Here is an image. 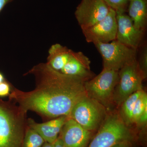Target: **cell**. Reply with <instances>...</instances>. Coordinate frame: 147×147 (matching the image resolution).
<instances>
[{
    "label": "cell",
    "mask_w": 147,
    "mask_h": 147,
    "mask_svg": "<svg viewBox=\"0 0 147 147\" xmlns=\"http://www.w3.org/2000/svg\"><path fill=\"white\" fill-rule=\"evenodd\" d=\"M116 39L127 47L137 50L142 41L144 32L135 27L125 13H117Z\"/></svg>",
    "instance_id": "cell-10"
},
{
    "label": "cell",
    "mask_w": 147,
    "mask_h": 147,
    "mask_svg": "<svg viewBox=\"0 0 147 147\" xmlns=\"http://www.w3.org/2000/svg\"><path fill=\"white\" fill-rule=\"evenodd\" d=\"M13 0H0V13L5 6L9 3L11 2Z\"/></svg>",
    "instance_id": "cell-20"
},
{
    "label": "cell",
    "mask_w": 147,
    "mask_h": 147,
    "mask_svg": "<svg viewBox=\"0 0 147 147\" xmlns=\"http://www.w3.org/2000/svg\"><path fill=\"white\" fill-rule=\"evenodd\" d=\"M143 90V89L139 90L130 95L120 106L121 109L119 113L124 121L128 126H130L132 125V112L137 99Z\"/></svg>",
    "instance_id": "cell-14"
},
{
    "label": "cell",
    "mask_w": 147,
    "mask_h": 147,
    "mask_svg": "<svg viewBox=\"0 0 147 147\" xmlns=\"http://www.w3.org/2000/svg\"><path fill=\"white\" fill-rule=\"evenodd\" d=\"M117 13L110 8L104 19L93 26L82 30L88 42L108 43L116 39L117 33Z\"/></svg>",
    "instance_id": "cell-8"
},
{
    "label": "cell",
    "mask_w": 147,
    "mask_h": 147,
    "mask_svg": "<svg viewBox=\"0 0 147 147\" xmlns=\"http://www.w3.org/2000/svg\"><path fill=\"white\" fill-rule=\"evenodd\" d=\"M11 86L8 82L5 81L0 84V98L5 97L10 94Z\"/></svg>",
    "instance_id": "cell-19"
},
{
    "label": "cell",
    "mask_w": 147,
    "mask_h": 147,
    "mask_svg": "<svg viewBox=\"0 0 147 147\" xmlns=\"http://www.w3.org/2000/svg\"><path fill=\"white\" fill-rule=\"evenodd\" d=\"M5 81V78L3 74L1 72H0V84Z\"/></svg>",
    "instance_id": "cell-23"
},
{
    "label": "cell",
    "mask_w": 147,
    "mask_h": 147,
    "mask_svg": "<svg viewBox=\"0 0 147 147\" xmlns=\"http://www.w3.org/2000/svg\"><path fill=\"white\" fill-rule=\"evenodd\" d=\"M136 139L135 132L125 123L119 112L113 111L107 114L97 134L87 147H111L123 141L133 142Z\"/></svg>",
    "instance_id": "cell-3"
},
{
    "label": "cell",
    "mask_w": 147,
    "mask_h": 147,
    "mask_svg": "<svg viewBox=\"0 0 147 147\" xmlns=\"http://www.w3.org/2000/svg\"><path fill=\"white\" fill-rule=\"evenodd\" d=\"M119 79V71L103 68L99 74L85 82L87 96L110 111L114 105L113 96Z\"/></svg>",
    "instance_id": "cell-4"
},
{
    "label": "cell",
    "mask_w": 147,
    "mask_h": 147,
    "mask_svg": "<svg viewBox=\"0 0 147 147\" xmlns=\"http://www.w3.org/2000/svg\"><path fill=\"white\" fill-rule=\"evenodd\" d=\"M127 10L135 27L144 32L147 22V0H129Z\"/></svg>",
    "instance_id": "cell-13"
},
{
    "label": "cell",
    "mask_w": 147,
    "mask_h": 147,
    "mask_svg": "<svg viewBox=\"0 0 147 147\" xmlns=\"http://www.w3.org/2000/svg\"><path fill=\"white\" fill-rule=\"evenodd\" d=\"M119 82L113 96L114 105L120 107L124 100L135 92L143 89L145 78L136 59L125 64L119 71Z\"/></svg>",
    "instance_id": "cell-5"
},
{
    "label": "cell",
    "mask_w": 147,
    "mask_h": 147,
    "mask_svg": "<svg viewBox=\"0 0 147 147\" xmlns=\"http://www.w3.org/2000/svg\"><path fill=\"white\" fill-rule=\"evenodd\" d=\"M41 147H54V144H51L48 142H45Z\"/></svg>",
    "instance_id": "cell-22"
},
{
    "label": "cell",
    "mask_w": 147,
    "mask_h": 147,
    "mask_svg": "<svg viewBox=\"0 0 147 147\" xmlns=\"http://www.w3.org/2000/svg\"><path fill=\"white\" fill-rule=\"evenodd\" d=\"M107 114L105 107L87 96L76 103L68 117L92 132L100 127Z\"/></svg>",
    "instance_id": "cell-6"
},
{
    "label": "cell",
    "mask_w": 147,
    "mask_h": 147,
    "mask_svg": "<svg viewBox=\"0 0 147 147\" xmlns=\"http://www.w3.org/2000/svg\"><path fill=\"white\" fill-rule=\"evenodd\" d=\"M138 61V65L142 74L146 79L147 76V48L145 46L142 49L140 59Z\"/></svg>",
    "instance_id": "cell-18"
},
{
    "label": "cell",
    "mask_w": 147,
    "mask_h": 147,
    "mask_svg": "<svg viewBox=\"0 0 147 147\" xmlns=\"http://www.w3.org/2000/svg\"><path fill=\"white\" fill-rule=\"evenodd\" d=\"M68 118V116H61L43 123H38L33 119L29 118L28 119V125L38 133L45 142L54 144Z\"/></svg>",
    "instance_id": "cell-12"
},
{
    "label": "cell",
    "mask_w": 147,
    "mask_h": 147,
    "mask_svg": "<svg viewBox=\"0 0 147 147\" xmlns=\"http://www.w3.org/2000/svg\"><path fill=\"white\" fill-rule=\"evenodd\" d=\"M92 131H88L69 117L61 130L59 137L65 147H87Z\"/></svg>",
    "instance_id": "cell-11"
},
{
    "label": "cell",
    "mask_w": 147,
    "mask_h": 147,
    "mask_svg": "<svg viewBox=\"0 0 147 147\" xmlns=\"http://www.w3.org/2000/svg\"><path fill=\"white\" fill-rule=\"evenodd\" d=\"M45 142L38 133L28 126L24 137L23 147H41Z\"/></svg>",
    "instance_id": "cell-15"
},
{
    "label": "cell",
    "mask_w": 147,
    "mask_h": 147,
    "mask_svg": "<svg viewBox=\"0 0 147 147\" xmlns=\"http://www.w3.org/2000/svg\"><path fill=\"white\" fill-rule=\"evenodd\" d=\"M110 7L102 0H82L75 11L82 30L92 26L106 17Z\"/></svg>",
    "instance_id": "cell-9"
},
{
    "label": "cell",
    "mask_w": 147,
    "mask_h": 147,
    "mask_svg": "<svg viewBox=\"0 0 147 147\" xmlns=\"http://www.w3.org/2000/svg\"><path fill=\"white\" fill-rule=\"evenodd\" d=\"M94 45L102 57L103 68L119 71L125 64L137 58V50L117 40L108 43L97 42Z\"/></svg>",
    "instance_id": "cell-7"
},
{
    "label": "cell",
    "mask_w": 147,
    "mask_h": 147,
    "mask_svg": "<svg viewBox=\"0 0 147 147\" xmlns=\"http://www.w3.org/2000/svg\"><path fill=\"white\" fill-rule=\"evenodd\" d=\"M27 113L13 100L0 98V147H23L28 127Z\"/></svg>",
    "instance_id": "cell-2"
},
{
    "label": "cell",
    "mask_w": 147,
    "mask_h": 147,
    "mask_svg": "<svg viewBox=\"0 0 147 147\" xmlns=\"http://www.w3.org/2000/svg\"><path fill=\"white\" fill-rule=\"evenodd\" d=\"M28 74L34 76V89L24 92L13 88L9 99L43 119L69 116L76 103L87 96L86 81L56 71L46 63L34 65L25 75Z\"/></svg>",
    "instance_id": "cell-1"
},
{
    "label": "cell",
    "mask_w": 147,
    "mask_h": 147,
    "mask_svg": "<svg viewBox=\"0 0 147 147\" xmlns=\"http://www.w3.org/2000/svg\"><path fill=\"white\" fill-rule=\"evenodd\" d=\"M54 147H65L61 139L58 137V139L54 144Z\"/></svg>",
    "instance_id": "cell-21"
},
{
    "label": "cell",
    "mask_w": 147,
    "mask_h": 147,
    "mask_svg": "<svg viewBox=\"0 0 147 147\" xmlns=\"http://www.w3.org/2000/svg\"><path fill=\"white\" fill-rule=\"evenodd\" d=\"M147 109V94L144 90L137 99L132 112V125L137 123L142 114Z\"/></svg>",
    "instance_id": "cell-16"
},
{
    "label": "cell",
    "mask_w": 147,
    "mask_h": 147,
    "mask_svg": "<svg viewBox=\"0 0 147 147\" xmlns=\"http://www.w3.org/2000/svg\"><path fill=\"white\" fill-rule=\"evenodd\" d=\"M110 8L116 13H125L127 11L129 0H102Z\"/></svg>",
    "instance_id": "cell-17"
}]
</instances>
